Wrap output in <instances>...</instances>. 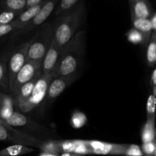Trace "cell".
<instances>
[{
  "mask_svg": "<svg viewBox=\"0 0 156 156\" xmlns=\"http://www.w3.org/2000/svg\"><path fill=\"white\" fill-rule=\"evenodd\" d=\"M151 16V9L146 0H134L132 4L133 19H150Z\"/></svg>",
  "mask_w": 156,
  "mask_h": 156,
  "instance_id": "cell-15",
  "label": "cell"
},
{
  "mask_svg": "<svg viewBox=\"0 0 156 156\" xmlns=\"http://www.w3.org/2000/svg\"><path fill=\"white\" fill-rule=\"evenodd\" d=\"M21 12L5 10L0 12V25H5L13 22Z\"/></svg>",
  "mask_w": 156,
  "mask_h": 156,
  "instance_id": "cell-26",
  "label": "cell"
},
{
  "mask_svg": "<svg viewBox=\"0 0 156 156\" xmlns=\"http://www.w3.org/2000/svg\"><path fill=\"white\" fill-rule=\"evenodd\" d=\"M5 96V94H4L3 92L0 91V106H1L2 101V100H3V98H4Z\"/></svg>",
  "mask_w": 156,
  "mask_h": 156,
  "instance_id": "cell-38",
  "label": "cell"
},
{
  "mask_svg": "<svg viewBox=\"0 0 156 156\" xmlns=\"http://www.w3.org/2000/svg\"><path fill=\"white\" fill-rule=\"evenodd\" d=\"M17 30H22V28L14 21L5 25H0V38Z\"/></svg>",
  "mask_w": 156,
  "mask_h": 156,
  "instance_id": "cell-29",
  "label": "cell"
},
{
  "mask_svg": "<svg viewBox=\"0 0 156 156\" xmlns=\"http://www.w3.org/2000/svg\"><path fill=\"white\" fill-rule=\"evenodd\" d=\"M40 149L43 152H50V153L59 154L62 152L59 145V140H47L43 141Z\"/></svg>",
  "mask_w": 156,
  "mask_h": 156,
  "instance_id": "cell-24",
  "label": "cell"
},
{
  "mask_svg": "<svg viewBox=\"0 0 156 156\" xmlns=\"http://www.w3.org/2000/svg\"><path fill=\"white\" fill-rule=\"evenodd\" d=\"M133 25L134 28L138 30L139 31L143 34L146 37V40L149 42L151 36L153 32V28H152V21L150 19H137V18H133Z\"/></svg>",
  "mask_w": 156,
  "mask_h": 156,
  "instance_id": "cell-19",
  "label": "cell"
},
{
  "mask_svg": "<svg viewBox=\"0 0 156 156\" xmlns=\"http://www.w3.org/2000/svg\"><path fill=\"white\" fill-rule=\"evenodd\" d=\"M124 156H144L142 148L136 144L127 145Z\"/></svg>",
  "mask_w": 156,
  "mask_h": 156,
  "instance_id": "cell-30",
  "label": "cell"
},
{
  "mask_svg": "<svg viewBox=\"0 0 156 156\" xmlns=\"http://www.w3.org/2000/svg\"><path fill=\"white\" fill-rule=\"evenodd\" d=\"M62 153L70 152L80 155H92L91 150L87 145L86 140H59Z\"/></svg>",
  "mask_w": 156,
  "mask_h": 156,
  "instance_id": "cell-12",
  "label": "cell"
},
{
  "mask_svg": "<svg viewBox=\"0 0 156 156\" xmlns=\"http://www.w3.org/2000/svg\"><path fill=\"white\" fill-rule=\"evenodd\" d=\"M151 21H152L153 32H156V12L152 16V18H151Z\"/></svg>",
  "mask_w": 156,
  "mask_h": 156,
  "instance_id": "cell-35",
  "label": "cell"
},
{
  "mask_svg": "<svg viewBox=\"0 0 156 156\" xmlns=\"http://www.w3.org/2000/svg\"><path fill=\"white\" fill-rule=\"evenodd\" d=\"M53 79V75L42 74L37 82L30 97L25 101L16 105L20 111L24 113L30 112L33 111L37 105H39L45 99L49 85Z\"/></svg>",
  "mask_w": 156,
  "mask_h": 156,
  "instance_id": "cell-5",
  "label": "cell"
},
{
  "mask_svg": "<svg viewBox=\"0 0 156 156\" xmlns=\"http://www.w3.org/2000/svg\"><path fill=\"white\" fill-rule=\"evenodd\" d=\"M60 156H82V155H78V154H75V153H70V152H63V153H62V155Z\"/></svg>",
  "mask_w": 156,
  "mask_h": 156,
  "instance_id": "cell-37",
  "label": "cell"
},
{
  "mask_svg": "<svg viewBox=\"0 0 156 156\" xmlns=\"http://www.w3.org/2000/svg\"><path fill=\"white\" fill-rule=\"evenodd\" d=\"M156 97L153 94L148 98L146 103V119H155Z\"/></svg>",
  "mask_w": 156,
  "mask_h": 156,
  "instance_id": "cell-27",
  "label": "cell"
},
{
  "mask_svg": "<svg viewBox=\"0 0 156 156\" xmlns=\"http://www.w3.org/2000/svg\"><path fill=\"white\" fill-rule=\"evenodd\" d=\"M146 62L149 67L156 65V32H152L146 50Z\"/></svg>",
  "mask_w": 156,
  "mask_h": 156,
  "instance_id": "cell-20",
  "label": "cell"
},
{
  "mask_svg": "<svg viewBox=\"0 0 156 156\" xmlns=\"http://www.w3.org/2000/svg\"><path fill=\"white\" fill-rule=\"evenodd\" d=\"M87 121V117L84 113L79 111H76L72 114L70 124L74 129H80L86 125Z\"/></svg>",
  "mask_w": 156,
  "mask_h": 156,
  "instance_id": "cell-23",
  "label": "cell"
},
{
  "mask_svg": "<svg viewBox=\"0 0 156 156\" xmlns=\"http://www.w3.org/2000/svg\"><path fill=\"white\" fill-rule=\"evenodd\" d=\"M42 74V71L40 72L32 80L27 82V83L24 84L23 86L21 87V88L18 90L17 94L13 97L14 99H15V105H18V104L25 101H27V99L30 97L34 89V87L35 85H36L38 79L41 78Z\"/></svg>",
  "mask_w": 156,
  "mask_h": 156,
  "instance_id": "cell-14",
  "label": "cell"
},
{
  "mask_svg": "<svg viewBox=\"0 0 156 156\" xmlns=\"http://www.w3.org/2000/svg\"><path fill=\"white\" fill-rule=\"evenodd\" d=\"M78 73L70 75L67 76H59L52 79L48 90L47 96L45 98V102H51L57 98L69 85H71L77 79Z\"/></svg>",
  "mask_w": 156,
  "mask_h": 156,
  "instance_id": "cell-9",
  "label": "cell"
},
{
  "mask_svg": "<svg viewBox=\"0 0 156 156\" xmlns=\"http://www.w3.org/2000/svg\"><path fill=\"white\" fill-rule=\"evenodd\" d=\"M54 27L44 24L30 41L27 60L42 62L54 38Z\"/></svg>",
  "mask_w": 156,
  "mask_h": 156,
  "instance_id": "cell-3",
  "label": "cell"
},
{
  "mask_svg": "<svg viewBox=\"0 0 156 156\" xmlns=\"http://www.w3.org/2000/svg\"><path fill=\"white\" fill-rule=\"evenodd\" d=\"M151 85L153 87L156 86V68L154 69V71L152 72V74L151 76V80H150Z\"/></svg>",
  "mask_w": 156,
  "mask_h": 156,
  "instance_id": "cell-34",
  "label": "cell"
},
{
  "mask_svg": "<svg viewBox=\"0 0 156 156\" xmlns=\"http://www.w3.org/2000/svg\"><path fill=\"white\" fill-rule=\"evenodd\" d=\"M4 121L13 127H23L34 131H43V129H44L42 126L32 120L27 116L17 111H15L10 117Z\"/></svg>",
  "mask_w": 156,
  "mask_h": 156,
  "instance_id": "cell-11",
  "label": "cell"
},
{
  "mask_svg": "<svg viewBox=\"0 0 156 156\" xmlns=\"http://www.w3.org/2000/svg\"><path fill=\"white\" fill-rule=\"evenodd\" d=\"M56 2H57V0H49V1L44 3L39 13L32 20L31 22L25 27L24 31L31 30L34 29L35 27H37L38 26L44 24V21L48 18V17L51 15L53 11L54 10Z\"/></svg>",
  "mask_w": 156,
  "mask_h": 156,
  "instance_id": "cell-13",
  "label": "cell"
},
{
  "mask_svg": "<svg viewBox=\"0 0 156 156\" xmlns=\"http://www.w3.org/2000/svg\"><path fill=\"white\" fill-rule=\"evenodd\" d=\"M85 51V32L79 30L62 47L60 59L53 79L59 76H67L79 73L83 62Z\"/></svg>",
  "mask_w": 156,
  "mask_h": 156,
  "instance_id": "cell-1",
  "label": "cell"
},
{
  "mask_svg": "<svg viewBox=\"0 0 156 156\" xmlns=\"http://www.w3.org/2000/svg\"><path fill=\"white\" fill-rule=\"evenodd\" d=\"M82 15V8L68 12L54 27V41L59 47H63L77 33Z\"/></svg>",
  "mask_w": 156,
  "mask_h": 156,
  "instance_id": "cell-2",
  "label": "cell"
},
{
  "mask_svg": "<svg viewBox=\"0 0 156 156\" xmlns=\"http://www.w3.org/2000/svg\"><path fill=\"white\" fill-rule=\"evenodd\" d=\"M92 155H124L127 145L105 143L98 140H86Z\"/></svg>",
  "mask_w": 156,
  "mask_h": 156,
  "instance_id": "cell-8",
  "label": "cell"
},
{
  "mask_svg": "<svg viewBox=\"0 0 156 156\" xmlns=\"http://www.w3.org/2000/svg\"><path fill=\"white\" fill-rule=\"evenodd\" d=\"M15 111L13 107L0 106V119L2 120H6Z\"/></svg>",
  "mask_w": 156,
  "mask_h": 156,
  "instance_id": "cell-32",
  "label": "cell"
},
{
  "mask_svg": "<svg viewBox=\"0 0 156 156\" xmlns=\"http://www.w3.org/2000/svg\"><path fill=\"white\" fill-rule=\"evenodd\" d=\"M39 156H59V154H54V153H50V152H41Z\"/></svg>",
  "mask_w": 156,
  "mask_h": 156,
  "instance_id": "cell-36",
  "label": "cell"
},
{
  "mask_svg": "<svg viewBox=\"0 0 156 156\" xmlns=\"http://www.w3.org/2000/svg\"><path fill=\"white\" fill-rule=\"evenodd\" d=\"M43 5L40 4L37 5L33 6V7L28 8V9H26L24 12H21V13L18 15V18L14 21V22L18 24L20 27H21V28H22V30H21V31H24L25 27H27V26L31 22L32 20L37 15V14L39 13V12L41 11V8H42Z\"/></svg>",
  "mask_w": 156,
  "mask_h": 156,
  "instance_id": "cell-16",
  "label": "cell"
},
{
  "mask_svg": "<svg viewBox=\"0 0 156 156\" xmlns=\"http://www.w3.org/2000/svg\"><path fill=\"white\" fill-rule=\"evenodd\" d=\"M78 2L79 0H61L59 9L56 11V15H66L70 12Z\"/></svg>",
  "mask_w": 156,
  "mask_h": 156,
  "instance_id": "cell-28",
  "label": "cell"
},
{
  "mask_svg": "<svg viewBox=\"0 0 156 156\" xmlns=\"http://www.w3.org/2000/svg\"><path fill=\"white\" fill-rule=\"evenodd\" d=\"M26 5L27 0H5L3 2V6L5 8V10L13 12H21Z\"/></svg>",
  "mask_w": 156,
  "mask_h": 156,
  "instance_id": "cell-25",
  "label": "cell"
},
{
  "mask_svg": "<svg viewBox=\"0 0 156 156\" xmlns=\"http://www.w3.org/2000/svg\"><path fill=\"white\" fill-rule=\"evenodd\" d=\"M126 38H127L129 42L133 44H143V45H146L147 44H149V41L146 40V37L143 35V34H142L141 32L139 31L138 30H136L134 27L131 28L126 33Z\"/></svg>",
  "mask_w": 156,
  "mask_h": 156,
  "instance_id": "cell-22",
  "label": "cell"
},
{
  "mask_svg": "<svg viewBox=\"0 0 156 156\" xmlns=\"http://www.w3.org/2000/svg\"><path fill=\"white\" fill-rule=\"evenodd\" d=\"M0 141L11 142L14 144L34 146L39 149L43 143V141L35 138L33 136L21 132L13 126H11L1 119H0Z\"/></svg>",
  "mask_w": 156,
  "mask_h": 156,
  "instance_id": "cell-4",
  "label": "cell"
},
{
  "mask_svg": "<svg viewBox=\"0 0 156 156\" xmlns=\"http://www.w3.org/2000/svg\"><path fill=\"white\" fill-rule=\"evenodd\" d=\"M152 88H153V94L156 97V86L153 87Z\"/></svg>",
  "mask_w": 156,
  "mask_h": 156,
  "instance_id": "cell-39",
  "label": "cell"
},
{
  "mask_svg": "<svg viewBox=\"0 0 156 156\" xmlns=\"http://www.w3.org/2000/svg\"><path fill=\"white\" fill-rule=\"evenodd\" d=\"M154 156H156V148H155V155H154Z\"/></svg>",
  "mask_w": 156,
  "mask_h": 156,
  "instance_id": "cell-40",
  "label": "cell"
},
{
  "mask_svg": "<svg viewBox=\"0 0 156 156\" xmlns=\"http://www.w3.org/2000/svg\"><path fill=\"white\" fill-rule=\"evenodd\" d=\"M62 47H59L55 42L53 38L50 48L47 50L45 56L42 61V73L43 74L53 75L56 71L60 59Z\"/></svg>",
  "mask_w": 156,
  "mask_h": 156,
  "instance_id": "cell-10",
  "label": "cell"
},
{
  "mask_svg": "<svg viewBox=\"0 0 156 156\" xmlns=\"http://www.w3.org/2000/svg\"><path fill=\"white\" fill-rule=\"evenodd\" d=\"M30 45V41L21 44L11 56L8 64V71H9V89L13 84L14 80L16 77L18 72L21 70L27 61V54Z\"/></svg>",
  "mask_w": 156,
  "mask_h": 156,
  "instance_id": "cell-7",
  "label": "cell"
},
{
  "mask_svg": "<svg viewBox=\"0 0 156 156\" xmlns=\"http://www.w3.org/2000/svg\"><path fill=\"white\" fill-rule=\"evenodd\" d=\"M141 148L143 153H144V155L154 156L156 148V140L153 142H149V143H143Z\"/></svg>",
  "mask_w": 156,
  "mask_h": 156,
  "instance_id": "cell-31",
  "label": "cell"
},
{
  "mask_svg": "<svg viewBox=\"0 0 156 156\" xmlns=\"http://www.w3.org/2000/svg\"><path fill=\"white\" fill-rule=\"evenodd\" d=\"M141 140L143 143L156 140L155 119H146L141 129Z\"/></svg>",
  "mask_w": 156,
  "mask_h": 156,
  "instance_id": "cell-17",
  "label": "cell"
},
{
  "mask_svg": "<svg viewBox=\"0 0 156 156\" xmlns=\"http://www.w3.org/2000/svg\"><path fill=\"white\" fill-rule=\"evenodd\" d=\"M42 71V62L27 60L24 66L17 74L9 91L14 96L17 94L21 86L30 82L40 72Z\"/></svg>",
  "mask_w": 156,
  "mask_h": 156,
  "instance_id": "cell-6",
  "label": "cell"
},
{
  "mask_svg": "<svg viewBox=\"0 0 156 156\" xmlns=\"http://www.w3.org/2000/svg\"><path fill=\"white\" fill-rule=\"evenodd\" d=\"M34 152V149L29 146L13 144L0 150V156H19Z\"/></svg>",
  "mask_w": 156,
  "mask_h": 156,
  "instance_id": "cell-18",
  "label": "cell"
},
{
  "mask_svg": "<svg viewBox=\"0 0 156 156\" xmlns=\"http://www.w3.org/2000/svg\"><path fill=\"white\" fill-rule=\"evenodd\" d=\"M41 1L42 0H27V5H26V7L28 9V8L37 5L41 4Z\"/></svg>",
  "mask_w": 156,
  "mask_h": 156,
  "instance_id": "cell-33",
  "label": "cell"
},
{
  "mask_svg": "<svg viewBox=\"0 0 156 156\" xmlns=\"http://www.w3.org/2000/svg\"><path fill=\"white\" fill-rule=\"evenodd\" d=\"M0 88L4 91H9V71L6 59H0Z\"/></svg>",
  "mask_w": 156,
  "mask_h": 156,
  "instance_id": "cell-21",
  "label": "cell"
}]
</instances>
